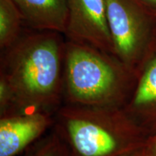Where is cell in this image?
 I'll return each mask as SVG.
<instances>
[{"instance_id":"cell-1","label":"cell","mask_w":156,"mask_h":156,"mask_svg":"<svg viewBox=\"0 0 156 156\" xmlns=\"http://www.w3.org/2000/svg\"><path fill=\"white\" fill-rule=\"evenodd\" d=\"M7 49L2 64L0 84L8 93L9 107L20 112H48L58 105L64 89V75L62 48L55 36H28Z\"/></svg>"},{"instance_id":"cell-2","label":"cell","mask_w":156,"mask_h":156,"mask_svg":"<svg viewBox=\"0 0 156 156\" xmlns=\"http://www.w3.org/2000/svg\"><path fill=\"white\" fill-rule=\"evenodd\" d=\"M57 130L70 156H126L146 145L119 106L68 103L58 111Z\"/></svg>"},{"instance_id":"cell-3","label":"cell","mask_w":156,"mask_h":156,"mask_svg":"<svg viewBox=\"0 0 156 156\" xmlns=\"http://www.w3.org/2000/svg\"><path fill=\"white\" fill-rule=\"evenodd\" d=\"M64 90L68 103L119 106L124 96V65L111 54L70 41L64 53Z\"/></svg>"},{"instance_id":"cell-4","label":"cell","mask_w":156,"mask_h":156,"mask_svg":"<svg viewBox=\"0 0 156 156\" xmlns=\"http://www.w3.org/2000/svg\"><path fill=\"white\" fill-rule=\"evenodd\" d=\"M67 4L69 20L65 34L71 41L89 45L115 56L106 0H67Z\"/></svg>"},{"instance_id":"cell-5","label":"cell","mask_w":156,"mask_h":156,"mask_svg":"<svg viewBox=\"0 0 156 156\" xmlns=\"http://www.w3.org/2000/svg\"><path fill=\"white\" fill-rule=\"evenodd\" d=\"M106 5L115 56L123 65L129 66L143 45V19L129 0H106Z\"/></svg>"},{"instance_id":"cell-6","label":"cell","mask_w":156,"mask_h":156,"mask_svg":"<svg viewBox=\"0 0 156 156\" xmlns=\"http://www.w3.org/2000/svg\"><path fill=\"white\" fill-rule=\"evenodd\" d=\"M0 120V156H15L46 131L51 119L45 112L8 113Z\"/></svg>"},{"instance_id":"cell-7","label":"cell","mask_w":156,"mask_h":156,"mask_svg":"<svg viewBox=\"0 0 156 156\" xmlns=\"http://www.w3.org/2000/svg\"><path fill=\"white\" fill-rule=\"evenodd\" d=\"M23 20L40 30L67 31L69 9L67 0H14Z\"/></svg>"},{"instance_id":"cell-8","label":"cell","mask_w":156,"mask_h":156,"mask_svg":"<svg viewBox=\"0 0 156 156\" xmlns=\"http://www.w3.org/2000/svg\"><path fill=\"white\" fill-rule=\"evenodd\" d=\"M23 17L14 0H0V46L8 48L17 41Z\"/></svg>"},{"instance_id":"cell-9","label":"cell","mask_w":156,"mask_h":156,"mask_svg":"<svg viewBox=\"0 0 156 156\" xmlns=\"http://www.w3.org/2000/svg\"><path fill=\"white\" fill-rule=\"evenodd\" d=\"M154 104H156V57L146 67L133 99L136 108H146Z\"/></svg>"},{"instance_id":"cell-10","label":"cell","mask_w":156,"mask_h":156,"mask_svg":"<svg viewBox=\"0 0 156 156\" xmlns=\"http://www.w3.org/2000/svg\"><path fill=\"white\" fill-rule=\"evenodd\" d=\"M35 156H70L64 142L58 135L51 136L36 151Z\"/></svg>"},{"instance_id":"cell-11","label":"cell","mask_w":156,"mask_h":156,"mask_svg":"<svg viewBox=\"0 0 156 156\" xmlns=\"http://www.w3.org/2000/svg\"><path fill=\"white\" fill-rule=\"evenodd\" d=\"M145 149L149 156H156V136L146 143Z\"/></svg>"},{"instance_id":"cell-12","label":"cell","mask_w":156,"mask_h":156,"mask_svg":"<svg viewBox=\"0 0 156 156\" xmlns=\"http://www.w3.org/2000/svg\"><path fill=\"white\" fill-rule=\"evenodd\" d=\"M134 156H149L147 155V152H146L145 149V147L143 148H142V149H140V151H136L135 153H134Z\"/></svg>"},{"instance_id":"cell-13","label":"cell","mask_w":156,"mask_h":156,"mask_svg":"<svg viewBox=\"0 0 156 156\" xmlns=\"http://www.w3.org/2000/svg\"><path fill=\"white\" fill-rule=\"evenodd\" d=\"M144 1H145L147 3L151 4V5L156 6V0H144Z\"/></svg>"},{"instance_id":"cell-14","label":"cell","mask_w":156,"mask_h":156,"mask_svg":"<svg viewBox=\"0 0 156 156\" xmlns=\"http://www.w3.org/2000/svg\"><path fill=\"white\" fill-rule=\"evenodd\" d=\"M35 155H36V151H32L30 152V153L27 154V155H25V156H35Z\"/></svg>"},{"instance_id":"cell-15","label":"cell","mask_w":156,"mask_h":156,"mask_svg":"<svg viewBox=\"0 0 156 156\" xmlns=\"http://www.w3.org/2000/svg\"><path fill=\"white\" fill-rule=\"evenodd\" d=\"M134 154H132V155H126V156H134Z\"/></svg>"}]
</instances>
